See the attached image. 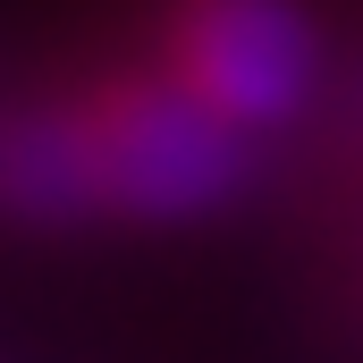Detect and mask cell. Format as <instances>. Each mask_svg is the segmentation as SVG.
<instances>
[{
	"label": "cell",
	"mask_w": 363,
	"mask_h": 363,
	"mask_svg": "<svg viewBox=\"0 0 363 363\" xmlns=\"http://www.w3.org/2000/svg\"><path fill=\"white\" fill-rule=\"evenodd\" d=\"M0 186L26 228L203 220L245 186V135L161 68H101L77 93H26L9 110Z\"/></svg>",
	"instance_id": "1"
},
{
	"label": "cell",
	"mask_w": 363,
	"mask_h": 363,
	"mask_svg": "<svg viewBox=\"0 0 363 363\" xmlns=\"http://www.w3.org/2000/svg\"><path fill=\"white\" fill-rule=\"evenodd\" d=\"M152 68L186 85L237 135L296 118L321 77V34L296 0H161L152 9Z\"/></svg>",
	"instance_id": "2"
}]
</instances>
